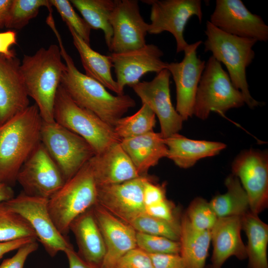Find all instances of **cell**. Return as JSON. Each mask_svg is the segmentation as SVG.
Instances as JSON below:
<instances>
[{
    "label": "cell",
    "instance_id": "obj_1",
    "mask_svg": "<svg viewBox=\"0 0 268 268\" xmlns=\"http://www.w3.org/2000/svg\"><path fill=\"white\" fill-rule=\"evenodd\" d=\"M47 24L56 35L65 62L61 85L76 104L92 112L114 128L125 113L135 107V100L127 94H112L100 83L81 72L64 47L54 19L48 20Z\"/></svg>",
    "mask_w": 268,
    "mask_h": 268
},
{
    "label": "cell",
    "instance_id": "obj_2",
    "mask_svg": "<svg viewBox=\"0 0 268 268\" xmlns=\"http://www.w3.org/2000/svg\"><path fill=\"white\" fill-rule=\"evenodd\" d=\"M43 120L35 104L0 124V183L11 186L41 143Z\"/></svg>",
    "mask_w": 268,
    "mask_h": 268
},
{
    "label": "cell",
    "instance_id": "obj_3",
    "mask_svg": "<svg viewBox=\"0 0 268 268\" xmlns=\"http://www.w3.org/2000/svg\"><path fill=\"white\" fill-rule=\"evenodd\" d=\"M62 59L59 46L52 44L32 55H25L21 63L28 95L34 100L45 122L55 121L56 96L66 67Z\"/></svg>",
    "mask_w": 268,
    "mask_h": 268
},
{
    "label": "cell",
    "instance_id": "obj_4",
    "mask_svg": "<svg viewBox=\"0 0 268 268\" xmlns=\"http://www.w3.org/2000/svg\"><path fill=\"white\" fill-rule=\"evenodd\" d=\"M204 33V52H210L213 57L225 66L233 86L242 93L245 103L250 108L259 106L260 103L250 94L246 76V69L255 57L253 48L258 41L225 33L209 20Z\"/></svg>",
    "mask_w": 268,
    "mask_h": 268
},
{
    "label": "cell",
    "instance_id": "obj_5",
    "mask_svg": "<svg viewBox=\"0 0 268 268\" xmlns=\"http://www.w3.org/2000/svg\"><path fill=\"white\" fill-rule=\"evenodd\" d=\"M97 186L88 161L48 200L56 228L66 236L72 221L97 203Z\"/></svg>",
    "mask_w": 268,
    "mask_h": 268
},
{
    "label": "cell",
    "instance_id": "obj_6",
    "mask_svg": "<svg viewBox=\"0 0 268 268\" xmlns=\"http://www.w3.org/2000/svg\"><path fill=\"white\" fill-rule=\"evenodd\" d=\"M54 119L59 125L83 138L95 154L103 152L121 140L113 127L76 104L61 84L56 96Z\"/></svg>",
    "mask_w": 268,
    "mask_h": 268
},
{
    "label": "cell",
    "instance_id": "obj_7",
    "mask_svg": "<svg viewBox=\"0 0 268 268\" xmlns=\"http://www.w3.org/2000/svg\"><path fill=\"white\" fill-rule=\"evenodd\" d=\"M244 97L233 85L221 64L212 56L205 63L196 96L193 115L206 119L210 112L223 115L228 110L243 106Z\"/></svg>",
    "mask_w": 268,
    "mask_h": 268
},
{
    "label": "cell",
    "instance_id": "obj_8",
    "mask_svg": "<svg viewBox=\"0 0 268 268\" xmlns=\"http://www.w3.org/2000/svg\"><path fill=\"white\" fill-rule=\"evenodd\" d=\"M41 142L58 166L65 181L95 155L83 138L55 121H43Z\"/></svg>",
    "mask_w": 268,
    "mask_h": 268
},
{
    "label": "cell",
    "instance_id": "obj_9",
    "mask_svg": "<svg viewBox=\"0 0 268 268\" xmlns=\"http://www.w3.org/2000/svg\"><path fill=\"white\" fill-rule=\"evenodd\" d=\"M151 5L147 32L159 34L164 31L173 35L176 42V53L184 52L189 46L184 33L189 20L196 16L201 22L203 13L201 0H144Z\"/></svg>",
    "mask_w": 268,
    "mask_h": 268
},
{
    "label": "cell",
    "instance_id": "obj_10",
    "mask_svg": "<svg viewBox=\"0 0 268 268\" xmlns=\"http://www.w3.org/2000/svg\"><path fill=\"white\" fill-rule=\"evenodd\" d=\"M48 200L30 196L22 192L4 202L11 210L28 222L45 251L51 257H54L72 245L54 224L48 210Z\"/></svg>",
    "mask_w": 268,
    "mask_h": 268
},
{
    "label": "cell",
    "instance_id": "obj_11",
    "mask_svg": "<svg viewBox=\"0 0 268 268\" xmlns=\"http://www.w3.org/2000/svg\"><path fill=\"white\" fill-rule=\"evenodd\" d=\"M16 182L26 195L48 200L66 181L41 142L21 167Z\"/></svg>",
    "mask_w": 268,
    "mask_h": 268
},
{
    "label": "cell",
    "instance_id": "obj_12",
    "mask_svg": "<svg viewBox=\"0 0 268 268\" xmlns=\"http://www.w3.org/2000/svg\"><path fill=\"white\" fill-rule=\"evenodd\" d=\"M170 76L168 70L164 69L152 80L139 81L132 87L142 104H146L157 117L164 138L178 133L184 121L172 103Z\"/></svg>",
    "mask_w": 268,
    "mask_h": 268
},
{
    "label": "cell",
    "instance_id": "obj_13",
    "mask_svg": "<svg viewBox=\"0 0 268 268\" xmlns=\"http://www.w3.org/2000/svg\"><path fill=\"white\" fill-rule=\"evenodd\" d=\"M110 22L113 36L109 50L122 53L145 46L148 24L141 16L136 0H115Z\"/></svg>",
    "mask_w": 268,
    "mask_h": 268
},
{
    "label": "cell",
    "instance_id": "obj_14",
    "mask_svg": "<svg viewBox=\"0 0 268 268\" xmlns=\"http://www.w3.org/2000/svg\"><path fill=\"white\" fill-rule=\"evenodd\" d=\"M209 21L222 31L236 36L268 40V26L240 0H216Z\"/></svg>",
    "mask_w": 268,
    "mask_h": 268
},
{
    "label": "cell",
    "instance_id": "obj_15",
    "mask_svg": "<svg viewBox=\"0 0 268 268\" xmlns=\"http://www.w3.org/2000/svg\"><path fill=\"white\" fill-rule=\"evenodd\" d=\"M201 41L189 44L180 62L168 63L167 69L174 80L176 91V110L184 121L193 115L194 106L199 84L205 62L197 56Z\"/></svg>",
    "mask_w": 268,
    "mask_h": 268
},
{
    "label": "cell",
    "instance_id": "obj_16",
    "mask_svg": "<svg viewBox=\"0 0 268 268\" xmlns=\"http://www.w3.org/2000/svg\"><path fill=\"white\" fill-rule=\"evenodd\" d=\"M249 200L250 209L258 214L268 203V160L266 153L249 150L240 154L232 166Z\"/></svg>",
    "mask_w": 268,
    "mask_h": 268
},
{
    "label": "cell",
    "instance_id": "obj_17",
    "mask_svg": "<svg viewBox=\"0 0 268 268\" xmlns=\"http://www.w3.org/2000/svg\"><path fill=\"white\" fill-rule=\"evenodd\" d=\"M163 51L156 45L146 44L139 49L109 56L114 68L116 82L121 94L125 86L132 87L149 72L159 73L167 68L168 63L161 60Z\"/></svg>",
    "mask_w": 268,
    "mask_h": 268
},
{
    "label": "cell",
    "instance_id": "obj_18",
    "mask_svg": "<svg viewBox=\"0 0 268 268\" xmlns=\"http://www.w3.org/2000/svg\"><path fill=\"white\" fill-rule=\"evenodd\" d=\"M147 174L116 184L97 186V204L125 222L145 213L143 189Z\"/></svg>",
    "mask_w": 268,
    "mask_h": 268
},
{
    "label": "cell",
    "instance_id": "obj_19",
    "mask_svg": "<svg viewBox=\"0 0 268 268\" xmlns=\"http://www.w3.org/2000/svg\"><path fill=\"white\" fill-rule=\"evenodd\" d=\"M29 97L19 59L0 54V124L27 108Z\"/></svg>",
    "mask_w": 268,
    "mask_h": 268
},
{
    "label": "cell",
    "instance_id": "obj_20",
    "mask_svg": "<svg viewBox=\"0 0 268 268\" xmlns=\"http://www.w3.org/2000/svg\"><path fill=\"white\" fill-rule=\"evenodd\" d=\"M92 210L106 249L100 268H113L122 256L136 247V231L97 203Z\"/></svg>",
    "mask_w": 268,
    "mask_h": 268
},
{
    "label": "cell",
    "instance_id": "obj_21",
    "mask_svg": "<svg viewBox=\"0 0 268 268\" xmlns=\"http://www.w3.org/2000/svg\"><path fill=\"white\" fill-rule=\"evenodd\" d=\"M97 186L123 183L140 176L120 142L89 161Z\"/></svg>",
    "mask_w": 268,
    "mask_h": 268
},
{
    "label": "cell",
    "instance_id": "obj_22",
    "mask_svg": "<svg viewBox=\"0 0 268 268\" xmlns=\"http://www.w3.org/2000/svg\"><path fill=\"white\" fill-rule=\"evenodd\" d=\"M241 217H218L210 230L213 246L211 268H221L226 261L234 256L247 258L246 248L241 236Z\"/></svg>",
    "mask_w": 268,
    "mask_h": 268
},
{
    "label": "cell",
    "instance_id": "obj_23",
    "mask_svg": "<svg viewBox=\"0 0 268 268\" xmlns=\"http://www.w3.org/2000/svg\"><path fill=\"white\" fill-rule=\"evenodd\" d=\"M69 229L75 236L79 256L90 265L100 268L106 249L92 207L74 219Z\"/></svg>",
    "mask_w": 268,
    "mask_h": 268
},
{
    "label": "cell",
    "instance_id": "obj_24",
    "mask_svg": "<svg viewBox=\"0 0 268 268\" xmlns=\"http://www.w3.org/2000/svg\"><path fill=\"white\" fill-rule=\"evenodd\" d=\"M120 144L130 157L138 175L147 174L148 170L166 157L168 148L160 133L153 131L122 139Z\"/></svg>",
    "mask_w": 268,
    "mask_h": 268
},
{
    "label": "cell",
    "instance_id": "obj_25",
    "mask_svg": "<svg viewBox=\"0 0 268 268\" xmlns=\"http://www.w3.org/2000/svg\"><path fill=\"white\" fill-rule=\"evenodd\" d=\"M167 147V158L178 167L188 168L199 160L214 156L225 148L220 142L194 140L178 133L164 138Z\"/></svg>",
    "mask_w": 268,
    "mask_h": 268
},
{
    "label": "cell",
    "instance_id": "obj_26",
    "mask_svg": "<svg viewBox=\"0 0 268 268\" xmlns=\"http://www.w3.org/2000/svg\"><path fill=\"white\" fill-rule=\"evenodd\" d=\"M180 255L186 268H205L211 242L210 230H201L191 224L186 214L180 220Z\"/></svg>",
    "mask_w": 268,
    "mask_h": 268
},
{
    "label": "cell",
    "instance_id": "obj_27",
    "mask_svg": "<svg viewBox=\"0 0 268 268\" xmlns=\"http://www.w3.org/2000/svg\"><path fill=\"white\" fill-rule=\"evenodd\" d=\"M73 43L79 53L85 75L95 79L117 95H122L111 73L112 64L109 56L94 51L69 26Z\"/></svg>",
    "mask_w": 268,
    "mask_h": 268
},
{
    "label": "cell",
    "instance_id": "obj_28",
    "mask_svg": "<svg viewBox=\"0 0 268 268\" xmlns=\"http://www.w3.org/2000/svg\"><path fill=\"white\" fill-rule=\"evenodd\" d=\"M242 229L247 237L246 246L249 268H268V225L249 211L241 217Z\"/></svg>",
    "mask_w": 268,
    "mask_h": 268
},
{
    "label": "cell",
    "instance_id": "obj_29",
    "mask_svg": "<svg viewBox=\"0 0 268 268\" xmlns=\"http://www.w3.org/2000/svg\"><path fill=\"white\" fill-rule=\"evenodd\" d=\"M225 184L227 192L215 196L209 202L218 217H242L250 211L248 197L238 178L229 176Z\"/></svg>",
    "mask_w": 268,
    "mask_h": 268
},
{
    "label": "cell",
    "instance_id": "obj_30",
    "mask_svg": "<svg viewBox=\"0 0 268 268\" xmlns=\"http://www.w3.org/2000/svg\"><path fill=\"white\" fill-rule=\"evenodd\" d=\"M72 6L81 13L83 19L91 29H101L104 34L105 42L110 48L113 30L110 22L115 6L112 0H71Z\"/></svg>",
    "mask_w": 268,
    "mask_h": 268
},
{
    "label": "cell",
    "instance_id": "obj_31",
    "mask_svg": "<svg viewBox=\"0 0 268 268\" xmlns=\"http://www.w3.org/2000/svg\"><path fill=\"white\" fill-rule=\"evenodd\" d=\"M156 116L145 104L132 115L122 117L116 122L114 130L121 140L137 136L153 131Z\"/></svg>",
    "mask_w": 268,
    "mask_h": 268
},
{
    "label": "cell",
    "instance_id": "obj_32",
    "mask_svg": "<svg viewBox=\"0 0 268 268\" xmlns=\"http://www.w3.org/2000/svg\"><path fill=\"white\" fill-rule=\"evenodd\" d=\"M37 239L28 222L20 215L11 210L4 201L0 202V242L23 238Z\"/></svg>",
    "mask_w": 268,
    "mask_h": 268
},
{
    "label": "cell",
    "instance_id": "obj_33",
    "mask_svg": "<svg viewBox=\"0 0 268 268\" xmlns=\"http://www.w3.org/2000/svg\"><path fill=\"white\" fill-rule=\"evenodd\" d=\"M126 223L136 232L179 241L180 222H169L144 213L130 219Z\"/></svg>",
    "mask_w": 268,
    "mask_h": 268
},
{
    "label": "cell",
    "instance_id": "obj_34",
    "mask_svg": "<svg viewBox=\"0 0 268 268\" xmlns=\"http://www.w3.org/2000/svg\"><path fill=\"white\" fill-rule=\"evenodd\" d=\"M49 6L48 0H12L5 27L21 29L38 15L41 7Z\"/></svg>",
    "mask_w": 268,
    "mask_h": 268
},
{
    "label": "cell",
    "instance_id": "obj_35",
    "mask_svg": "<svg viewBox=\"0 0 268 268\" xmlns=\"http://www.w3.org/2000/svg\"><path fill=\"white\" fill-rule=\"evenodd\" d=\"M185 214L192 226L201 230H210L218 218L209 202L200 197L192 201Z\"/></svg>",
    "mask_w": 268,
    "mask_h": 268
},
{
    "label": "cell",
    "instance_id": "obj_36",
    "mask_svg": "<svg viewBox=\"0 0 268 268\" xmlns=\"http://www.w3.org/2000/svg\"><path fill=\"white\" fill-rule=\"evenodd\" d=\"M50 3L57 9L67 26L74 32L87 44L90 45L91 28L74 10L70 1L67 0H50Z\"/></svg>",
    "mask_w": 268,
    "mask_h": 268
},
{
    "label": "cell",
    "instance_id": "obj_37",
    "mask_svg": "<svg viewBox=\"0 0 268 268\" xmlns=\"http://www.w3.org/2000/svg\"><path fill=\"white\" fill-rule=\"evenodd\" d=\"M136 247L149 254L180 253L179 241L165 237L136 232Z\"/></svg>",
    "mask_w": 268,
    "mask_h": 268
},
{
    "label": "cell",
    "instance_id": "obj_38",
    "mask_svg": "<svg viewBox=\"0 0 268 268\" xmlns=\"http://www.w3.org/2000/svg\"><path fill=\"white\" fill-rule=\"evenodd\" d=\"M113 268H154L149 255L137 247L127 252Z\"/></svg>",
    "mask_w": 268,
    "mask_h": 268
},
{
    "label": "cell",
    "instance_id": "obj_39",
    "mask_svg": "<svg viewBox=\"0 0 268 268\" xmlns=\"http://www.w3.org/2000/svg\"><path fill=\"white\" fill-rule=\"evenodd\" d=\"M145 213L169 222H180L177 218L174 204L167 198L154 204L145 206Z\"/></svg>",
    "mask_w": 268,
    "mask_h": 268
},
{
    "label": "cell",
    "instance_id": "obj_40",
    "mask_svg": "<svg viewBox=\"0 0 268 268\" xmlns=\"http://www.w3.org/2000/svg\"><path fill=\"white\" fill-rule=\"evenodd\" d=\"M166 199L165 185L155 182L151 176L145 182L143 189V201L145 206L157 203Z\"/></svg>",
    "mask_w": 268,
    "mask_h": 268
},
{
    "label": "cell",
    "instance_id": "obj_41",
    "mask_svg": "<svg viewBox=\"0 0 268 268\" xmlns=\"http://www.w3.org/2000/svg\"><path fill=\"white\" fill-rule=\"evenodd\" d=\"M38 244L33 241L22 246L12 257L6 259L0 265V268H23L28 257L38 248Z\"/></svg>",
    "mask_w": 268,
    "mask_h": 268
},
{
    "label": "cell",
    "instance_id": "obj_42",
    "mask_svg": "<svg viewBox=\"0 0 268 268\" xmlns=\"http://www.w3.org/2000/svg\"><path fill=\"white\" fill-rule=\"evenodd\" d=\"M148 254L154 268H186L179 254Z\"/></svg>",
    "mask_w": 268,
    "mask_h": 268
},
{
    "label": "cell",
    "instance_id": "obj_43",
    "mask_svg": "<svg viewBox=\"0 0 268 268\" xmlns=\"http://www.w3.org/2000/svg\"><path fill=\"white\" fill-rule=\"evenodd\" d=\"M17 44V34L15 30H9L0 32V54L7 58L16 56L11 47Z\"/></svg>",
    "mask_w": 268,
    "mask_h": 268
},
{
    "label": "cell",
    "instance_id": "obj_44",
    "mask_svg": "<svg viewBox=\"0 0 268 268\" xmlns=\"http://www.w3.org/2000/svg\"><path fill=\"white\" fill-rule=\"evenodd\" d=\"M64 252L67 257L69 268H97L85 262L72 246L67 248Z\"/></svg>",
    "mask_w": 268,
    "mask_h": 268
},
{
    "label": "cell",
    "instance_id": "obj_45",
    "mask_svg": "<svg viewBox=\"0 0 268 268\" xmlns=\"http://www.w3.org/2000/svg\"><path fill=\"white\" fill-rule=\"evenodd\" d=\"M36 240V239L28 238L7 242H0V259L6 253L17 250L25 244Z\"/></svg>",
    "mask_w": 268,
    "mask_h": 268
},
{
    "label": "cell",
    "instance_id": "obj_46",
    "mask_svg": "<svg viewBox=\"0 0 268 268\" xmlns=\"http://www.w3.org/2000/svg\"><path fill=\"white\" fill-rule=\"evenodd\" d=\"M12 0H0V29L5 27Z\"/></svg>",
    "mask_w": 268,
    "mask_h": 268
},
{
    "label": "cell",
    "instance_id": "obj_47",
    "mask_svg": "<svg viewBox=\"0 0 268 268\" xmlns=\"http://www.w3.org/2000/svg\"><path fill=\"white\" fill-rule=\"evenodd\" d=\"M14 197L11 186L0 183V202L7 201Z\"/></svg>",
    "mask_w": 268,
    "mask_h": 268
},
{
    "label": "cell",
    "instance_id": "obj_48",
    "mask_svg": "<svg viewBox=\"0 0 268 268\" xmlns=\"http://www.w3.org/2000/svg\"><path fill=\"white\" fill-rule=\"evenodd\" d=\"M210 268H211V267Z\"/></svg>",
    "mask_w": 268,
    "mask_h": 268
}]
</instances>
